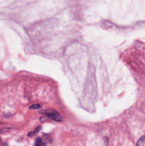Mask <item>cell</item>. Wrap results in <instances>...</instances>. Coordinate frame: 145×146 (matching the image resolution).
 <instances>
[{
    "label": "cell",
    "mask_w": 145,
    "mask_h": 146,
    "mask_svg": "<svg viewBox=\"0 0 145 146\" xmlns=\"http://www.w3.org/2000/svg\"><path fill=\"white\" fill-rule=\"evenodd\" d=\"M36 146H46L45 145V142L41 139V138H38L36 141Z\"/></svg>",
    "instance_id": "obj_3"
},
{
    "label": "cell",
    "mask_w": 145,
    "mask_h": 146,
    "mask_svg": "<svg viewBox=\"0 0 145 146\" xmlns=\"http://www.w3.org/2000/svg\"><path fill=\"white\" fill-rule=\"evenodd\" d=\"M136 146H145V135L139 138L137 144H136Z\"/></svg>",
    "instance_id": "obj_2"
},
{
    "label": "cell",
    "mask_w": 145,
    "mask_h": 146,
    "mask_svg": "<svg viewBox=\"0 0 145 146\" xmlns=\"http://www.w3.org/2000/svg\"><path fill=\"white\" fill-rule=\"evenodd\" d=\"M45 115H48V117H50L51 118H52L53 120L54 121H60L61 119V115H59L57 111H54L53 109H48L47 111H45Z\"/></svg>",
    "instance_id": "obj_1"
},
{
    "label": "cell",
    "mask_w": 145,
    "mask_h": 146,
    "mask_svg": "<svg viewBox=\"0 0 145 146\" xmlns=\"http://www.w3.org/2000/svg\"><path fill=\"white\" fill-rule=\"evenodd\" d=\"M31 108H34V109H36V108H40V105H34V106H31Z\"/></svg>",
    "instance_id": "obj_4"
}]
</instances>
